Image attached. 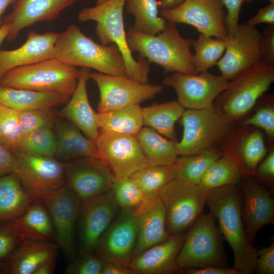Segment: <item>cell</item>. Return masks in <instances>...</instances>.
<instances>
[{"instance_id":"52a82bcc","label":"cell","mask_w":274,"mask_h":274,"mask_svg":"<svg viewBox=\"0 0 274 274\" xmlns=\"http://www.w3.org/2000/svg\"><path fill=\"white\" fill-rule=\"evenodd\" d=\"M215 220L210 212L202 213L188 230L177 258L179 269L228 266L223 236Z\"/></svg>"},{"instance_id":"1f68e13d","label":"cell","mask_w":274,"mask_h":274,"mask_svg":"<svg viewBox=\"0 0 274 274\" xmlns=\"http://www.w3.org/2000/svg\"><path fill=\"white\" fill-rule=\"evenodd\" d=\"M185 110V108L178 100L154 103L142 108L143 124L168 140L177 142L175 124Z\"/></svg>"},{"instance_id":"d590c367","label":"cell","mask_w":274,"mask_h":274,"mask_svg":"<svg viewBox=\"0 0 274 274\" xmlns=\"http://www.w3.org/2000/svg\"><path fill=\"white\" fill-rule=\"evenodd\" d=\"M127 12L134 17L132 28L146 35H156L165 27L166 21L158 16L156 0H126Z\"/></svg>"},{"instance_id":"ac0fdd59","label":"cell","mask_w":274,"mask_h":274,"mask_svg":"<svg viewBox=\"0 0 274 274\" xmlns=\"http://www.w3.org/2000/svg\"><path fill=\"white\" fill-rule=\"evenodd\" d=\"M120 209L112 190L81 202L78 218L80 253L93 252Z\"/></svg>"},{"instance_id":"44dd1931","label":"cell","mask_w":274,"mask_h":274,"mask_svg":"<svg viewBox=\"0 0 274 274\" xmlns=\"http://www.w3.org/2000/svg\"><path fill=\"white\" fill-rule=\"evenodd\" d=\"M77 0H18L3 20L10 25L8 41L16 39L20 31L37 22L56 19Z\"/></svg>"},{"instance_id":"9c48e42d","label":"cell","mask_w":274,"mask_h":274,"mask_svg":"<svg viewBox=\"0 0 274 274\" xmlns=\"http://www.w3.org/2000/svg\"><path fill=\"white\" fill-rule=\"evenodd\" d=\"M207 191L199 185L175 178L160 190L158 197L165 212L166 230L169 236L184 233L203 213Z\"/></svg>"},{"instance_id":"5bb4252c","label":"cell","mask_w":274,"mask_h":274,"mask_svg":"<svg viewBox=\"0 0 274 274\" xmlns=\"http://www.w3.org/2000/svg\"><path fill=\"white\" fill-rule=\"evenodd\" d=\"M138 235V222L134 209H120L103 233L93 251L104 262L129 267Z\"/></svg>"},{"instance_id":"7402d4cb","label":"cell","mask_w":274,"mask_h":274,"mask_svg":"<svg viewBox=\"0 0 274 274\" xmlns=\"http://www.w3.org/2000/svg\"><path fill=\"white\" fill-rule=\"evenodd\" d=\"M185 237V233L170 236L133 257L129 265L132 274L180 273L177 258Z\"/></svg>"},{"instance_id":"277c9868","label":"cell","mask_w":274,"mask_h":274,"mask_svg":"<svg viewBox=\"0 0 274 274\" xmlns=\"http://www.w3.org/2000/svg\"><path fill=\"white\" fill-rule=\"evenodd\" d=\"M126 0H107L95 6L82 9L78 13L80 22H96V35L101 44H115L123 56L127 77L141 84L148 83L150 62L139 56L138 60L129 48L125 31L123 12Z\"/></svg>"},{"instance_id":"11a10c76","label":"cell","mask_w":274,"mask_h":274,"mask_svg":"<svg viewBox=\"0 0 274 274\" xmlns=\"http://www.w3.org/2000/svg\"><path fill=\"white\" fill-rule=\"evenodd\" d=\"M101 274H132L129 267L111 262H104Z\"/></svg>"},{"instance_id":"60d3db41","label":"cell","mask_w":274,"mask_h":274,"mask_svg":"<svg viewBox=\"0 0 274 274\" xmlns=\"http://www.w3.org/2000/svg\"><path fill=\"white\" fill-rule=\"evenodd\" d=\"M22 136L18 111L0 103V144L13 152L17 151Z\"/></svg>"},{"instance_id":"484cf974","label":"cell","mask_w":274,"mask_h":274,"mask_svg":"<svg viewBox=\"0 0 274 274\" xmlns=\"http://www.w3.org/2000/svg\"><path fill=\"white\" fill-rule=\"evenodd\" d=\"M58 249L52 242L23 240L5 262L4 273L33 274L43 262L56 257Z\"/></svg>"},{"instance_id":"6f0895ef","label":"cell","mask_w":274,"mask_h":274,"mask_svg":"<svg viewBox=\"0 0 274 274\" xmlns=\"http://www.w3.org/2000/svg\"><path fill=\"white\" fill-rule=\"evenodd\" d=\"M184 1V0H159L158 4V7L161 9H169L179 6Z\"/></svg>"},{"instance_id":"9a60e30c","label":"cell","mask_w":274,"mask_h":274,"mask_svg":"<svg viewBox=\"0 0 274 274\" xmlns=\"http://www.w3.org/2000/svg\"><path fill=\"white\" fill-rule=\"evenodd\" d=\"M228 82L221 75L206 71L197 74L174 72L164 77L163 84L175 90L177 100L185 109H201L213 106Z\"/></svg>"},{"instance_id":"7bdbcfd3","label":"cell","mask_w":274,"mask_h":274,"mask_svg":"<svg viewBox=\"0 0 274 274\" xmlns=\"http://www.w3.org/2000/svg\"><path fill=\"white\" fill-rule=\"evenodd\" d=\"M18 117L23 135L42 128H52L56 122V114L52 108L18 112Z\"/></svg>"},{"instance_id":"f6af8a7d","label":"cell","mask_w":274,"mask_h":274,"mask_svg":"<svg viewBox=\"0 0 274 274\" xmlns=\"http://www.w3.org/2000/svg\"><path fill=\"white\" fill-rule=\"evenodd\" d=\"M23 241L12 221H0V261L5 262Z\"/></svg>"},{"instance_id":"4316f807","label":"cell","mask_w":274,"mask_h":274,"mask_svg":"<svg viewBox=\"0 0 274 274\" xmlns=\"http://www.w3.org/2000/svg\"><path fill=\"white\" fill-rule=\"evenodd\" d=\"M12 221L23 241L50 242L55 239L50 215L41 199H33L22 214Z\"/></svg>"},{"instance_id":"db71d44e","label":"cell","mask_w":274,"mask_h":274,"mask_svg":"<svg viewBox=\"0 0 274 274\" xmlns=\"http://www.w3.org/2000/svg\"><path fill=\"white\" fill-rule=\"evenodd\" d=\"M183 274H241L233 267L209 266L203 268H184L180 269Z\"/></svg>"},{"instance_id":"5b68a950","label":"cell","mask_w":274,"mask_h":274,"mask_svg":"<svg viewBox=\"0 0 274 274\" xmlns=\"http://www.w3.org/2000/svg\"><path fill=\"white\" fill-rule=\"evenodd\" d=\"M79 75L76 67L53 57L9 71L0 79V85L71 96Z\"/></svg>"},{"instance_id":"681fc988","label":"cell","mask_w":274,"mask_h":274,"mask_svg":"<svg viewBox=\"0 0 274 274\" xmlns=\"http://www.w3.org/2000/svg\"><path fill=\"white\" fill-rule=\"evenodd\" d=\"M257 260L255 271L258 274L274 273V243L257 250Z\"/></svg>"},{"instance_id":"9f6ffc18","label":"cell","mask_w":274,"mask_h":274,"mask_svg":"<svg viewBox=\"0 0 274 274\" xmlns=\"http://www.w3.org/2000/svg\"><path fill=\"white\" fill-rule=\"evenodd\" d=\"M56 257L51 258L41 264L33 274H51L55 269Z\"/></svg>"},{"instance_id":"f546056e","label":"cell","mask_w":274,"mask_h":274,"mask_svg":"<svg viewBox=\"0 0 274 274\" xmlns=\"http://www.w3.org/2000/svg\"><path fill=\"white\" fill-rule=\"evenodd\" d=\"M33 200L14 173L0 177V221L16 218Z\"/></svg>"},{"instance_id":"f1b7e54d","label":"cell","mask_w":274,"mask_h":274,"mask_svg":"<svg viewBox=\"0 0 274 274\" xmlns=\"http://www.w3.org/2000/svg\"><path fill=\"white\" fill-rule=\"evenodd\" d=\"M70 97L56 92L18 89L0 85V103L18 112L53 108L67 102Z\"/></svg>"},{"instance_id":"c3c4849f","label":"cell","mask_w":274,"mask_h":274,"mask_svg":"<svg viewBox=\"0 0 274 274\" xmlns=\"http://www.w3.org/2000/svg\"><path fill=\"white\" fill-rule=\"evenodd\" d=\"M260 50L261 62L274 66V24H268L261 33Z\"/></svg>"},{"instance_id":"6da1fadb","label":"cell","mask_w":274,"mask_h":274,"mask_svg":"<svg viewBox=\"0 0 274 274\" xmlns=\"http://www.w3.org/2000/svg\"><path fill=\"white\" fill-rule=\"evenodd\" d=\"M206 204L218 221L219 228L234 255L232 267L241 274L255 271L257 249L249 241L242 217L243 200L238 186L229 185L207 191Z\"/></svg>"},{"instance_id":"b9f144b4","label":"cell","mask_w":274,"mask_h":274,"mask_svg":"<svg viewBox=\"0 0 274 274\" xmlns=\"http://www.w3.org/2000/svg\"><path fill=\"white\" fill-rule=\"evenodd\" d=\"M111 190L120 209H134L145 198L140 189L129 177L115 178Z\"/></svg>"},{"instance_id":"f907efd6","label":"cell","mask_w":274,"mask_h":274,"mask_svg":"<svg viewBox=\"0 0 274 274\" xmlns=\"http://www.w3.org/2000/svg\"><path fill=\"white\" fill-rule=\"evenodd\" d=\"M252 0H222L226 8V27L228 36L232 35L238 23V18L242 4Z\"/></svg>"},{"instance_id":"603a6c76","label":"cell","mask_w":274,"mask_h":274,"mask_svg":"<svg viewBox=\"0 0 274 274\" xmlns=\"http://www.w3.org/2000/svg\"><path fill=\"white\" fill-rule=\"evenodd\" d=\"M58 34L52 31L38 33L32 30L19 48L11 50L0 49V79L13 68L54 57Z\"/></svg>"},{"instance_id":"8fae6325","label":"cell","mask_w":274,"mask_h":274,"mask_svg":"<svg viewBox=\"0 0 274 274\" xmlns=\"http://www.w3.org/2000/svg\"><path fill=\"white\" fill-rule=\"evenodd\" d=\"M94 142L98 158L107 164L116 178H129L139 169L151 165L136 135L99 129Z\"/></svg>"},{"instance_id":"3957f363","label":"cell","mask_w":274,"mask_h":274,"mask_svg":"<svg viewBox=\"0 0 274 274\" xmlns=\"http://www.w3.org/2000/svg\"><path fill=\"white\" fill-rule=\"evenodd\" d=\"M54 57L73 66L127 77L125 62L118 47L114 44L105 45L95 42L75 24L59 33L55 44Z\"/></svg>"},{"instance_id":"ab89813d","label":"cell","mask_w":274,"mask_h":274,"mask_svg":"<svg viewBox=\"0 0 274 274\" xmlns=\"http://www.w3.org/2000/svg\"><path fill=\"white\" fill-rule=\"evenodd\" d=\"M56 147V135L52 128H42L23 134L17 151L55 157Z\"/></svg>"},{"instance_id":"ffe728a7","label":"cell","mask_w":274,"mask_h":274,"mask_svg":"<svg viewBox=\"0 0 274 274\" xmlns=\"http://www.w3.org/2000/svg\"><path fill=\"white\" fill-rule=\"evenodd\" d=\"M238 186L246 233L253 245L259 230L266 225L274 223L272 193L251 176H244Z\"/></svg>"},{"instance_id":"f35d334b","label":"cell","mask_w":274,"mask_h":274,"mask_svg":"<svg viewBox=\"0 0 274 274\" xmlns=\"http://www.w3.org/2000/svg\"><path fill=\"white\" fill-rule=\"evenodd\" d=\"M192 47L194 50L193 60L198 73L208 71L223 56L226 48L225 40L200 33L194 40Z\"/></svg>"},{"instance_id":"d4e9b609","label":"cell","mask_w":274,"mask_h":274,"mask_svg":"<svg viewBox=\"0 0 274 274\" xmlns=\"http://www.w3.org/2000/svg\"><path fill=\"white\" fill-rule=\"evenodd\" d=\"M90 74L89 68L82 67L79 70L77 87L60 114L77 126L86 137L94 141L99 127L97 113L90 105L86 89Z\"/></svg>"},{"instance_id":"cb8c5ba5","label":"cell","mask_w":274,"mask_h":274,"mask_svg":"<svg viewBox=\"0 0 274 274\" xmlns=\"http://www.w3.org/2000/svg\"><path fill=\"white\" fill-rule=\"evenodd\" d=\"M134 210L137 218L138 235L133 257L170 236L166 230L164 207L158 197L145 198Z\"/></svg>"},{"instance_id":"be15d7a7","label":"cell","mask_w":274,"mask_h":274,"mask_svg":"<svg viewBox=\"0 0 274 274\" xmlns=\"http://www.w3.org/2000/svg\"><path fill=\"white\" fill-rule=\"evenodd\" d=\"M270 1V2H274V0H269Z\"/></svg>"},{"instance_id":"e575fe53","label":"cell","mask_w":274,"mask_h":274,"mask_svg":"<svg viewBox=\"0 0 274 274\" xmlns=\"http://www.w3.org/2000/svg\"><path fill=\"white\" fill-rule=\"evenodd\" d=\"M222 155L214 147L197 154L178 157L173 166L175 179L186 183L199 185L210 165Z\"/></svg>"},{"instance_id":"7dc6e473","label":"cell","mask_w":274,"mask_h":274,"mask_svg":"<svg viewBox=\"0 0 274 274\" xmlns=\"http://www.w3.org/2000/svg\"><path fill=\"white\" fill-rule=\"evenodd\" d=\"M272 193L274 188V151H271L259 163L252 176Z\"/></svg>"},{"instance_id":"d6986e66","label":"cell","mask_w":274,"mask_h":274,"mask_svg":"<svg viewBox=\"0 0 274 274\" xmlns=\"http://www.w3.org/2000/svg\"><path fill=\"white\" fill-rule=\"evenodd\" d=\"M50 215L56 244L71 260L76 256L75 229L81 202L66 185L42 200Z\"/></svg>"},{"instance_id":"bcb514c9","label":"cell","mask_w":274,"mask_h":274,"mask_svg":"<svg viewBox=\"0 0 274 274\" xmlns=\"http://www.w3.org/2000/svg\"><path fill=\"white\" fill-rule=\"evenodd\" d=\"M104 261L92 253H81L67 266V274H101Z\"/></svg>"},{"instance_id":"ee69618b","label":"cell","mask_w":274,"mask_h":274,"mask_svg":"<svg viewBox=\"0 0 274 274\" xmlns=\"http://www.w3.org/2000/svg\"><path fill=\"white\" fill-rule=\"evenodd\" d=\"M272 101L273 96H271L268 104L260 107L244 122L245 126H255L263 129L271 142H273L274 139V107Z\"/></svg>"},{"instance_id":"4fadbf2b","label":"cell","mask_w":274,"mask_h":274,"mask_svg":"<svg viewBox=\"0 0 274 274\" xmlns=\"http://www.w3.org/2000/svg\"><path fill=\"white\" fill-rule=\"evenodd\" d=\"M90 79L95 82L99 89L98 113L140 104L153 99L163 89V86L161 85L139 83L127 77L99 72L91 73Z\"/></svg>"},{"instance_id":"94428289","label":"cell","mask_w":274,"mask_h":274,"mask_svg":"<svg viewBox=\"0 0 274 274\" xmlns=\"http://www.w3.org/2000/svg\"><path fill=\"white\" fill-rule=\"evenodd\" d=\"M5 262L0 261V272L4 273L5 269Z\"/></svg>"},{"instance_id":"7c38bea8","label":"cell","mask_w":274,"mask_h":274,"mask_svg":"<svg viewBox=\"0 0 274 274\" xmlns=\"http://www.w3.org/2000/svg\"><path fill=\"white\" fill-rule=\"evenodd\" d=\"M222 0H184L179 6L162 9L166 21L185 23L195 27L202 34L225 40L226 11Z\"/></svg>"},{"instance_id":"8992f818","label":"cell","mask_w":274,"mask_h":274,"mask_svg":"<svg viewBox=\"0 0 274 274\" xmlns=\"http://www.w3.org/2000/svg\"><path fill=\"white\" fill-rule=\"evenodd\" d=\"M274 81V66L259 62L228 82L213 106L235 121L244 118Z\"/></svg>"},{"instance_id":"836d02e7","label":"cell","mask_w":274,"mask_h":274,"mask_svg":"<svg viewBox=\"0 0 274 274\" xmlns=\"http://www.w3.org/2000/svg\"><path fill=\"white\" fill-rule=\"evenodd\" d=\"M96 118L99 129L118 133L136 135L144 125L140 104L97 113Z\"/></svg>"},{"instance_id":"f5cc1de1","label":"cell","mask_w":274,"mask_h":274,"mask_svg":"<svg viewBox=\"0 0 274 274\" xmlns=\"http://www.w3.org/2000/svg\"><path fill=\"white\" fill-rule=\"evenodd\" d=\"M247 23L253 26L261 23L274 24V2L259 9L258 13L250 18Z\"/></svg>"},{"instance_id":"6125c7cd","label":"cell","mask_w":274,"mask_h":274,"mask_svg":"<svg viewBox=\"0 0 274 274\" xmlns=\"http://www.w3.org/2000/svg\"><path fill=\"white\" fill-rule=\"evenodd\" d=\"M107 1V0H96V5H99Z\"/></svg>"},{"instance_id":"816d5d0a","label":"cell","mask_w":274,"mask_h":274,"mask_svg":"<svg viewBox=\"0 0 274 274\" xmlns=\"http://www.w3.org/2000/svg\"><path fill=\"white\" fill-rule=\"evenodd\" d=\"M15 165L14 152L0 144V177L13 173Z\"/></svg>"},{"instance_id":"2e32d148","label":"cell","mask_w":274,"mask_h":274,"mask_svg":"<svg viewBox=\"0 0 274 274\" xmlns=\"http://www.w3.org/2000/svg\"><path fill=\"white\" fill-rule=\"evenodd\" d=\"M261 32L255 27L238 23L232 35L227 37L224 55L217 65L223 76L230 81L242 72L261 62Z\"/></svg>"},{"instance_id":"91938a15","label":"cell","mask_w":274,"mask_h":274,"mask_svg":"<svg viewBox=\"0 0 274 274\" xmlns=\"http://www.w3.org/2000/svg\"><path fill=\"white\" fill-rule=\"evenodd\" d=\"M10 31V25L8 23L3 22L0 26V45L7 39Z\"/></svg>"},{"instance_id":"7a4b0ae2","label":"cell","mask_w":274,"mask_h":274,"mask_svg":"<svg viewBox=\"0 0 274 274\" xmlns=\"http://www.w3.org/2000/svg\"><path fill=\"white\" fill-rule=\"evenodd\" d=\"M126 38L131 52L161 66L166 72L198 73L191 52L194 39L183 38L176 23L166 21L164 28L156 35H146L130 27Z\"/></svg>"},{"instance_id":"680465c9","label":"cell","mask_w":274,"mask_h":274,"mask_svg":"<svg viewBox=\"0 0 274 274\" xmlns=\"http://www.w3.org/2000/svg\"><path fill=\"white\" fill-rule=\"evenodd\" d=\"M18 0H0V26L3 23L2 16L8 7L15 4Z\"/></svg>"},{"instance_id":"d6a6232c","label":"cell","mask_w":274,"mask_h":274,"mask_svg":"<svg viewBox=\"0 0 274 274\" xmlns=\"http://www.w3.org/2000/svg\"><path fill=\"white\" fill-rule=\"evenodd\" d=\"M141 150L151 165L173 166L178 157L176 143L149 127L136 135Z\"/></svg>"},{"instance_id":"4dcf8cb0","label":"cell","mask_w":274,"mask_h":274,"mask_svg":"<svg viewBox=\"0 0 274 274\" xmlns=\"http://www.w3.org/2000/svg\"><path fill=\"white\" fill-rule=\"evenodd\" d=\"M237 145L236 150L224 154L233 159L244 176L252 177L266 154L263 135L259 130H250L242 135Z\"/></svg>"},{"instance_id":"30bf717a","label":"cell","mask_w":274,"mask_h":274,"mask_svg":"<svg viewBox=\"0 0 274 274\" xmlns=\"http://www.w3.org/2000/svg\"><path fill=\"white\" fill-rule=\"evenodd\" d=\"M13 152L16 157L13 173L33 199L43 200L66 186L64 163L54 157Z\"/></svg>"},{"instance_id":"83f0119b","label":"cell","mask_w":274,"mask_h":274,"mask_svg":"<svg viewBox=\"0 0 274 274\" xmlns=\"http://www.w3.org/2000/svg\"><path fill=\"white\" fill-rule=\"evenodd\" d=\"M56 125L55 157L69 161L82 157L99 158L94 141L86 137L75 124L65 121Z\"/></svg>"},{"instance_id":"ba28073f","label":"cell","mask_w":274,"mask_h":274,"mask_svg":"<svg viewBox=\"0 0 274 274\" xmlns=\"http://www.w3.org/2000/svg\"><path fill=\"white\" fill-rule=\"evenodd\" d=\"M181 140L175 144L178 155H189L214 148L231 133L234 121L214 106L201 109H187L182 114Z\"/></svg>"},{"instance_id":"8d00e7d4","label":"cell","mask_w":274,"mask_h":274,"mask_svg":"<svg viewBox=\"0 0 274 274\" xmlns=\"http://www.w3.org/2000/svg\"><path fill=\"white\" fill-rule=\"evenodd\" d=\"M243 177L233 159L224 154L210 165L199 185L206 190L229 185L238 186Z\"/></svg>"},{"instance_id":"e0dca14e","label":"cell","mask_w":274,"mask_h":274,"mask_svg":"<svg viewBox=\"0 0 274 274\" xmlns=\"http://www.w3.org/2000/svg\"><path fill=\"white\" fill-rule=\"evenodd\" d=\"M66 185L82 202L111 190L115 176L99 158H79L65 163Z\"/></svg>"},{"instance_id":"74e56055","label":"cell","mask_w":274,"mask_h":274,"mask_svg":"<svg viewBox=\"0 0 274 274\" xmlns=\"http://www.w3.org/2000/svg\"><path fill=\"white\" fill-rule=\"evenodd\" d=\"M129 178L145 198H155L162 188L175 178V173L173 166L149 165L139 169Z\"/></svg>"}]
</instances>
